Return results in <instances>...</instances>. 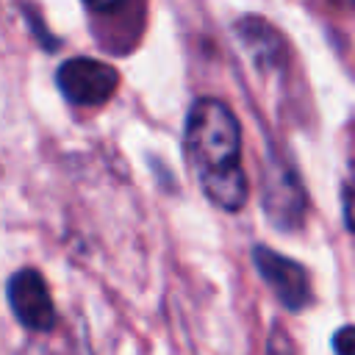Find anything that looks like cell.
<instances>
[{
    "instance_id": "3",
    "label": "cell",
    "mask_w": 355,
    "mask_h": 355,
    "mask_svg": "<svg viewBox=\"0 0 355 355\" xmlns=\"http://www.w3.org/2000/svg\"><path fill=\"white\" fill-rule=\"evenodd\" d=\"M55 83L72 105L94 108V105H103L111 100V94L116 92V83H119V72L105 61L75 55L58 67Z\"/></svg>"
},
{
    "instance_id": "4",
    "label": "cell",
    "mask_w": 355,
    "mask_h": 355,
    "mask_svg": "<svg viewBox=\"0 0 355 355\" xmlns=\"http://www.w3.org/2000/svg\"><path fill=\"white\" fill-rule=\"evenodd\" d=\"M8 305L22 327L33 333H47L55 324V305L47 291L44 277L36 269H19L8 277L6 286Z\"/></svg>"
},
{
    "instance_id": "5",
    "label": "cell",
    "mask_w": 355,
    "mask_h": 355,
    "mask_svg": "<svg viewBox=\"0 0 355 355\" xmlns=\"http://www.w3.org/2000/svg\"><path fill=\"white\" fill-rule=\"evenodd\" d=\"M252 261H255L258 275L266 280V286L272 288V294L280 300L283 308L297 313L311 302L308 275L294 258H288L283 252H275V250L261 244V247L252 250Z\"/></svg>"
},
{
    "instance_id": "1",
    "label": "cell",
    "mask_w": 355,
    "mask_h": 355,
    "mask_svg": "<svg viewBox=\"0 0 355 355\" xmlns=\"http://www.w3.org/2000/svg\"><path fill=\"white\" fill-rule=\"evenodd\" d=\"M183 139L205 197L225 211H239L247 202L250 183L239 158L241 128L236 114L222 100L200 97L189 108Z\"/></svg>"
},
{
    "instance_id": "7",
    "label": "cell",
    "mask_w": 355,
    "mask_h": 355,
    "mask_svg": "<svg viewBox=\"0 0 355 355\" xmlns=\"http://www.w3.org/2000/svg\"><path fill=\"white\" fill-rule=\"evenodd\" d=\"M341 205H344V222L355 233V161H349L347 178L341 183Z\"/></svg>"
},
{
    "instance_id": "9",
    "label": "cell",
    "mask_w": 355,
    "mask_h": 355,
    "mask_svg": "<svg viewBox=\"0 0 355 355\" xmlns=\"http://www.w3.org/2000/svg\"><path fill=\"white\" fill-rule=\"evenodd\" d=\"M333 349L338 355H355V324H344L333 336Z\"/></svg>"
},
{
    "instance_id": "2",
    "label": "cell",
    "mask_w": 355,
    "mask_h": 355,
    "mask_svg": "<svg viewBox=\"0 0 355 355\" xmlns=\"http://www.w3.org/2000/svg\"><path fill=\"white\" fill-rule=\"evenodd\" d=\"M263 214L277 230H297L305 219V191L297 172L275 153L263 161V183H261Z\"/></svg>"
},
{
    "instance_id": "6",
    "label": "cell",
    "mask_w": 355,
    "mask_h": 355,
    "mask_svg": "<svg viewBox=\"0 0 355 355\" xmlns=\"http://www.w3.org/2000/svg\"><path fill=\"white\" fill-rule=\"evenodd\" d=\"M236 33H239L241 44L247 47V53L252 55V61L261 69H269V67H277L280 64L286 47H283L280 33L269 22H263L258 17H241L236 22Z\"/></svg>"
},
{
    "instance_id": "8",
    "label": "cell",
    "mask_w": 355,
    "mask_h": 355,
    "mask_svg": "<svg viewBox=\"0 0 355 355\" xmlns=\"http://www.w3.org/2000/svg\"><path fill=\"white\" fill-rule=\"evenodd\" d=\"M266 355H297V349H294V341L280 327H275L266 341Z\"/></svg>"
}]
</instances>
